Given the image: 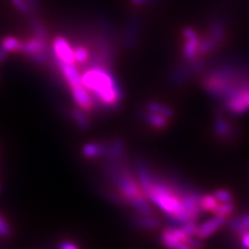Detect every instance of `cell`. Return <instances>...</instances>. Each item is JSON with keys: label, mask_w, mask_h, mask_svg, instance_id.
Wrapping results in <instances>:
<instances>
[{"label": "cell", "mask_w": 249, "mask_h": 249, "mask_svg": "<svg viewBox=\"0 0 249 249\" xmlns=\"http://www.w3.org/2000/svg\"><path fill=\"white\" fill-rule=\"evenodd\" d=\"M230 229L233 231H236L238 235H243L244 232L249 231V213L244 216L235 217L230 222Z\"/></svg>", "instance_id": "cell-10"}, {"label": "cell", "mask_w": 249, "mask_h": 249, "mask_svg": "<svg viewBox=\"0 0 249 249\" xmlns=\"http://www.w3.org/2000/svg\"><path fill=\"white\" fill-rule=\"evenodd\" d=\"M6 55H7V52L4 49L0 48V64H1V62L4 60Z\"/></svg>", "instance_id": "cell-31"}, {"label": "cell", "mask_w": 249, "mask_h": 249, "mask_svg": "<svg viewBox=\"0 0 249 249\" xmlns=\"http://www.w3.org/2000/svg\"><path fill=\"white\" fill-rule=\"evenodd\" d=\"M244 89H242L240 90H237L228 97L227 107L231 112L236 113V114H242L249 109L243 95Z\"/></svg>", "instance_id": "cell-9"}, {"label": "cell", "mask_w": 249, "mask_h": 249, "mask_svg": "<svg viewBox=\"0 0 249 249\" xmlns=\"http://www.w3.org/2000/svg\"><path fill=\"white\" fill-rule=\"evenodd\" d=\"M145 120L149 123L151 126H153L156 129H163L166 127L167 124V118L164 115L159 114V113H155L150 111L149 113H146L145 115Z\"/></svg>", "instance_id": "cell-13"}, {"label": "cell", "mask_w": 249, "mask_h": 249, "mask_svg": "<svg viewBox=\"0 0 249 249\" xmlns=\"http://www.w3.org/2000/svg\"><path fill=\"white\" fill-rule=\"evenodd\" d=\"M31 27H33L35 36L41 37V38H45L46 37V36H47L46 29L42 25V23H41L40 20H37L36 18H33V20H31Z\"/></svg>", "instance_id": "cell-23"}, {"label": "cell", "mask_w": 249, "mask_h": 249, "mask_svg": "<svg viewBox=\"0 0 249 249\" xmlns=\"http://www.w3.org/2000/svg\"><path fill=\"white\" fill-rule=\"evenodd\" d=\"M147 109H149V111L162 114L166 116V118H171V116L174 115V111L171 110L169 107L157 102H151L149 105H147Z\"/></svg>", "instance_id": "cell-19"}, {"label": "cell", "mask_w": 249, "mask_h": 249, "mask_svg": "<svg viewBox=\"0 0 249 249\" xmlns=\"http://www.w3.org/2000/svg\"><path fill=\"white\" fill-rule=\"evenodd\" d=\"M140 19L137 17L131 18L128 21L127 24V29H126V34H124V36H126V41L128 43H133L139 33V28H140Z\"/></svg>", "instance_id": "cell-11"}, {"label": "cell", "mask_w": 249, "mask_h": 249, "mask_svg": "<svg viewBox=\"0 0 249 249\" xmlns=\"http://www.w3.org/2000/svg\"><path fill=\"white\" fill-rule=\"evenodd\" d=\"M124 153V146L121 140H115V142H111L109 146H104L103 154H107L109 157L112 159H119Z\"/></svg>", "instance_id": "cell-12"}, {"label": "cell", "mask_w": 249, "mask_h": 249, "mask_svg": "<svg viewBox=\"0 0 249 249\" xmlns=\"http://www.w3.org/2000/svg\"><path fill=\"white\" fill-rule=\"evenodd\" d=\"M129 1L135 6H147L158 4L160 0H129Z\"/></svg>", "instance_id": "cell-28"}, {"label": "cell", "mask_w": 249, "mask_h": 249, "mask_svg": "<svg viewBox=\"0 0 249 249\" xmlns=\"http://www.w3.org/2000/svg\"><path fill=\"white\" fill-rule=\"evenodd\" d=\"M190 236L178 228H168L161 235V241L164 246L175 249H189L188 240Z\"/></svg>", "instance_id": "cell-3"}, {"label": "cell", "mask_w": 249, "mask_h": 249, "mask_svg": "<svg viewBox=\"0 0 249 249\" xmlns=\"http://www.w3.org/2000/svg\"><path fill=\"white\" fill-rule=\"evenodd\" d=\"M61 249H77L78 246L72 243H64L59 246Z\"/></svg>", "instance_id": "cell-30"}, {"label": "cell", "mask_w": 249, "mask_h": 249, "mask_svg": "<svg viewBox=\"0 0 249 249\" xmlns=\"http://www.w3.org/2000/svg\"><path fill=\"white\" fill-rule=\"evenodd\" d=\"M214 196L219 202H229L232 200V194L225 189H219L215 191Z\"/></svg>", "instance_id": "cell-26"}, {"label": "cell", "mask_w": 249, "mask_h": 249, "mask_svg": "<svg viewBox=\"0 0 249 249\" xmlns=\"http://www.w3.org/2000/svg\"><path fill=\"white\" fill-rule=\"evenodd\" d=\"M72 116L75 123L79 126L81 129H88L89 127V122L87 116L83 113V110L80 108H75L72 111Z\"/></svg>", "instance_id": "cell-20"}, {"label": "cell", "mask_w": 249, "mask_h": 249, "mask_svg": "<svg viewBox=\"0 0 249 249\" xmlns=\"http://www.w3.org/2000/svg\"><path fill=\"white\" fill-rule=\"evenodd\" d=\"M218 201L216 199V197L214 196H200V200H199V207L201 211L205 212H213V210L216 208V206L218 205Z\"/></svg>", "instance_id": "cell-17"}, {"label": "cell", "mask_w": 249, "mask_h": 249, "mask_svg": "<svg viewBox=\"0 0 249 249\" xmlns=\"http://www.w3.org/2000/svg\"><path fill=\"white\" fill-rule=\"evenodd\" d=\"M53 52L57 58V62L65 65H75V54L74 49L70 43L62 36H56L53 41Z\"/></svg>", "instance_id": "cell-4"}, {"label": "cell", "mask_w": 249, "mask_h": 249, "mask_svg": "<svg viewBox=\"0 0 249 249\" xmlns=\"http://www.w3.org/2000/svg\"><path fill=\"white\" fill-rule=\"evenodd\" d=\"M183 36L186 40L183 48V56L187 60H192L198 54L200 36L196 30L190 27H186L183 29Z\"/></svg>", "instance_id": "cell-6"}, {"label": "cell", "mask_w": 249, "mask_h": 249, "mask_svg": "<svg viewBox=\"0 0 249 249\" xmlns=\"http://www.w3.org/2000/svg\"><path fill=\"white\" fill-rule=\"evenodd\" d=\"M71 89L72 96L75 100L76 104L84 111H89L93 106L92 97L89 95V89L84 87L83 83H77L70 87Z\"/></svg>", "instance_id": "cell-7"}, {"label": "cell", "mask_w": 249, "mask_h": 249, "mask_svg": "<svg viewBox=\"0 0 249 249\" xmlns=\"http://www.w3.org/2000/svg\"><path fill=\"white\" fill-rule=\"evenodd\" d=\"M21 47H22V41L14 36H6L1 42V48L4 49L7 53L20 52Z\"/></svg>", "instance_id": "cell-15"}, {"label": "cell", "mask_w": 249, "mask_h": 249, "mask_svg": "<svg viewBox=\"0 0 249 249\" xmlns=\"http://www.w3.org/2000/svg\"><path fill=\"white\" fill-rule=\"evenodd\" d=\"M180 229L188 236H196V231L198 227L194 221H187L182 223Z\"/></svg>", "instance_id": "cell-25"}, {"label": "cell", "mask_w": 249, "mask_h": 249, "mask_svg": "<svg viewBox=\"0 0 249 249\" xmlns=\"http://www.w3.org/2000/svg\"><path fill=\"white\" fill-rule=\"evenodd\" d=\"M104 146L97 143H87L82 147V154L87 158H96L103 155Z\"/></svg>", "instance_id": "cell-16"}, {"label": "cell", "mask_w": 249, "mask_h": 249, "mask_svg": "<svg viewBox=\"0 0 249 249\" xmlns=\"http://www.w3.org/2000/svg\"><path fill=\"white\" fill-rule=\"evenodd\" d=\"M241 241H242V245L246 248H249V231L241 235Z\"/></svg>", "instance_id": "cell-29"}, {"label": "cell", "mask_w": 249, "mask_h": 249, "mask_svg": "<svg viewBox=\"0 0 249 249\" xmlns=\"http://www.w3.org/2000/svg\"><path fill=\"white\" fill-rule=\"evenodd\" d=\"M136 223L146 230H155L159 227V220L157 218L151 215H140L136 217Z\"/></svg>", "instance_id": "cell-14"}, {"label": "cell", "mask_w": 249, "mask_h": 249, "mask_svg": "<svg viewBox=\"0 0 249 249\" xmlns=\"http://www.w3.org/2000/svg\"><path fill=\"white\" fill-rule=\"evenodd\" d=\"M74 54L76 62H79V64H84L89 58V52L83 46H76L74 48Z\"/></svg>", "instance_id": "cell-22"}, {"label": "cell", "mask_w": 249, "mask_h": 249, "mask_svg": "<svg viewBox=\"0 0 249 249\" xmlns=\"http://www.w3.org/2000/svg\"><path fill=\"white\" fill-rule=\"evenodd\" d=\"M225 223H227V217L214 215L211 219L199 225L196 231V237L201 240L207 239L210 236H212L218 230L221 229Z\"/></svg>", "instance_id": "cell-8"}, {"label": "cell", "mask_w": 249, "mask_h": 249, "mask_svg": "<svg viewBox=\"0 0 249 249\" xmlns=\"http://www.w3.org/2000/svg\"><path fill=\"white\" fill-rule=\"evenodd\" d=\"M233 210H235V206L231 201L229 202H221L216 206V208L213 210V214L216 216H223V217H228L231 214H232Z\"/></svg>", "instance_id": "cell-18"}, {"label": "cell", "mask_w": 249, "mask_h": 249, "mask_svg": "<svg viewBox=\"0 0 249 249\" xmlns=\"http://www.w3.org/2000/svg\"><path fill=\"white\" fill-rule=\"evenodd\" d=\"M46 42L45 38L33 37L26 42H22L20 52L33 57L37 62H43L46 58Z\"/></svg>", "instance_id": "cell-5"}, {"label": "cell", "mask_w": 249, "mask_h": 249, "mask_svg": "<svg viewBox=\"0 0 249 249\" xmlns=\"http://www.w3.org/2000/svg\"><path fill=\"white\" fill-rule=\"evenodd\" d=\"M11 232V229H10V225L7 223L4 218L0 216V236H3L6 237L9 236Z\"/></svg>", "instance_id": "cell-27"}, {"label": "cell", "mask_w": 249, "mask_h": 249, "mask_svg": "<svg viewBox=\"0 0 249 249\" xmlns=\"http://www.w3.org/2000/svg\"><path fill=\"white\" fill-rule=\"evenodd\" d=\"M216 132L221 137H228L231 133V124L222 118H218L216 121Z\"/></svg>", "instance_id": "cell-21"}, {"label": "cell", "mask_w": 249, "mask_h": 249, "mask_svg": "<svg viewBox=\"0 0 249 249\" xmlns=\"http://www.w3.org/2000/svg\"><path fill=\"white\" fill-rule=\"evenodd\" d=\"M81 80L85 88L90 90L93 98L107 107H115L121 101L122 92L114 78L105 69L93 67L83 75Z\"/></svg>", "instance_id": "cell-2"}, {"label": "cell", "mask_w": 249, "mask_h": 249, "mask_svg": "<svg viewBox=\"0 0 249 249\" xmlns=\"http://www.w3.org/2000/svg\"><path fill=\"white\" fill-rule=\"evenodd\" d=\"M138 178L145 196L163 212L178 223L192 221L185 210L183 196H180L175 188L156 180L142 165L138 166Z\"/></svg>", "instance_id": "cell-1"}, {"label": "cell", "mask_w": 249, "mask_h": 249, "mask_svg": "<svg viewBox=\"0 0 249 249\" xmlns=\"http://www.w3.org/2000/svg\"><path fill=\"white\" fill-rule=\"evenodd\" d=\"M11 1L16 9H17L19 12H21L22 14H24V15L33 14V11H31L27 0H11Z\"/></svg>", "instance_id": "cell-24"}]
</instances>
